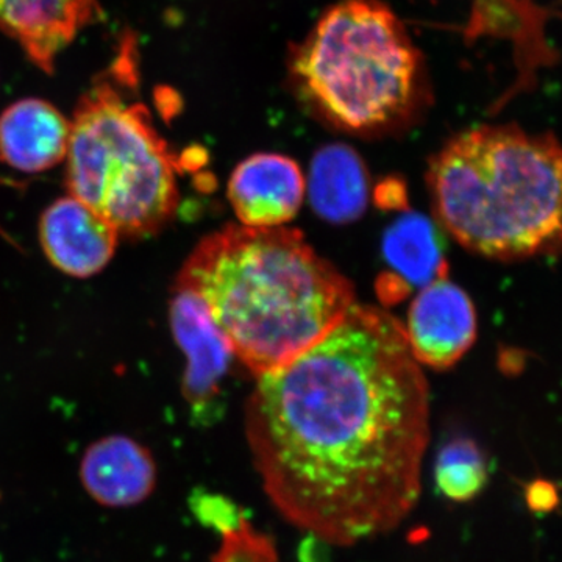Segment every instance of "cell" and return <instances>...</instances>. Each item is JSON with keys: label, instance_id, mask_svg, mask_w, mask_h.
<instances>
[{"label": "cell", "instance_id": "6da1fadb", "mask_svg": "<svg viewBox=\"0 0 562 562\" xmlns=\"http://www.w3.org/2000/svg\"><path fill=\"white\" fill-rule=\"evenodd\" d=\"M246 438L273 508L310 538L350 547L395 530L419 502L430 442V390L402 322L355 305L258 379Z\"/></svg>", "mask_w": 562, "mask_h": 562}, {"label": "cell", "instance_id": "7a4b0ae2", "mask_svg": "<svg viewBox=\"0 0 562 562\" xmlns=\"http://www.w3.org/2000/svg\"><path fill=\"white\" fill-rule=\"evenodd\" d=\"M176 286L202 299L257 379L319 342L357 305L350 280L286 227L214 232L191 251Z\"/></svg>", "mask_w": 562, "mask_h": 562}, {"label": "cell", "instance_id": "3957f363", "mask_svg": "<svg viewBox=\"0 0 562 562\" xmlns=\"http://www.w3.org/2000/svg\"><path fill=\"white\" fill-rule=\"evenodd\" d=\"M436 220L497 261L562 254V143L553 132L479 125L447 140L427 171Z\"/></svg>", "mask_w": 562, "mask_h": 562}, {"label": "cell", "instance_id": "277c9868", "mask_svg": "<svg viewBox=\"0 0 562 562\" xmlns=\"http://www.w3.org/2000/svg\"><path fill=\"white\" fill-rule=\"evenodd\" d=\"M139 88L138 40L125 32L110 65L85 91L72 121L66 187L128 239L157 235L176 216L177 158Z\"/></svg>", "mask_w": 562, "mask_h": 562}, {"label": "cell", "instance_id": "5b68a950", "mask_svg": "<svg viewBox=\"0 0 562 562\" xmlns=\"http://www.w3.org/2000/svg\"><path fill=\"white\" fill-rule=\"evenodd\" d=\"M288 70L313 113L355 135L401 131L430 101L424 55L380 0L330 7L292 47Z\"/></svg>", "mask_w": 562, "mask_h": 562}, {"label": "cell", "instance_id": "8992f818", "mask_svg": "<svg viewBox=\"0 0 562 562\" xmlns=\"http://www.w3.org/2000/svg\"><path fill=\"white\" fill-rule=\"evenodd\" d=\"M169 321L188 362L181 384L184 401L192 420L210 427L224 414V384L235 357L205 303L187 288L173 286Z\"/></svg>", "mask_w": 562, "mask_h": 562}, {"label": "cell", "instance_id": "52a82bcc", "mask_svg": "<svg viewBox=\"0 0 562 562\" xmlns=\"http://www.w3.org/2000/svg\"><path fill=\"white\" fill-rule=\"evenodd\" d=\"M403 327L416 361L442 371L472 349L479 322L468 292L442 279L422 288Z\"/></svg>", "mask_w": 562, "mask_h": 562}, {"label": "cell", "instance_id": "ba28073f", "mask_svg": "<svg viewBox=\"0 0 562 562\" xmlns=\"http://www.w3.org/2000/svg\"><path fill=\"white\" fill-rule=\"evenodd\" d=\"M120 233L72 195L57 199L40 220V243L58 271L76 279L102 272L113 260Z\"/></svg>", "mask_w": 562, "mask_h": 562}, {"label": "cell", "instance_id": "9c48e42d", "mask_svg": "<svg viewBox=\"0 0 562 562\" xmlns=\"http://www.w3.org/2000/svg\"><path fill=\"white\" fill-rule=\"evenodd\" d=\"M79 480L102 508H135L157 490L154 453L131 436L110 435L90 443L80 458Z\"/></svg>", "mask_w": 562, "mask_h": 562}, {"label": "cell", "instance_id": "30bf717a", "mask_svg": "<svg viewBox=\"0 0 562 562\" xmlns=\"http://www.w3.org/2000/svg\"><path fill=\"white\" fill-rule=\"evenodd\" d=\"M297 162L280 154H255L239 162L228 181V199L247 227H283L305 198Z\"/></svg>", "mask_w": 562, "mask_h": 562}, {"label": "cell", "instance_id": "8fae6325", "mask_svg": "<svg viewBox=\"0 0 562 562\" xmlns=\"http://www.w3.org/2000/svg\"><path fill=\"white\" fill-rule=\"evenodd\" d=\"M70 121L43 99H21L0 114V161L36 173L66 160Z\"/></svg>", "mask_w": 562, "mask_h": 562}, {"label": "cell", "instance_id": "7c38bea8", "mask_svg": "<svg viewBox=\"0 0 562 562\" xmlns=\"http://www.w3.org/2000/svg\"><path fill=\"white\" fill-rule=\"evenodd\" d=\"M383 254L392 273L379 291L387 301H402L413 288L447 279L441 235L422 214H405L387 228Z\"/></svg>", "mask_w": 562, "mask_h": 562}, {"label": "cell", "instance_id": "4fadbf2b", "mask_svg": "<svg viewBox=\"0 0 562 562\" xmlns=\"http://www.w3.org/2000/svg\"><path fill=\"white\" fill-rule=\"evenodd\" d=\"M314 211L333 224L360 217L368 205L369 179L360 155L344 144L316 151L308 181Z\"/></svg>", "mask_w": 562, "mask_h": 562}, {"label": "cell", "instance_id": "5bb4252c", "mask_svg": "<svg viewBox=\"0 0 562 562\" xmlns=\"http://www.w3.org/2000/svg\"><path fill=\"white\" fill-rule=\"evenodd\" d=\"M436 487L452 502H471L490 482V462L482 447L471 438L443 443L436 458Z\"/></svg>", "mask_w": 562, "mask_h": 562}, {"label": "cell", "instance_id": "9a60e30c", "mask_svg": "<svg viewBox=\"0 0 562 562\" xmlns=\"http://www.w3.org/2000/svg\"><path fill=\"white\" fill-rule=\"evenodd\" d=\"M220 552L211 562H277L272 539L254 530L247 516L238 527L222 532Z\"/></svg>", "mask_w": 562, "mask_h": 562}, {"label": "cell", "instance_id": "2e32d148", "mask_svg": "<svg viewBox=\"0 0 562 562\" xmlns=\"http://www.w3.org/2000/svg\"><path fill=\"white\" fill-rule=\"evenodd\" d=\"M190 506L199 522L213 528L220 535L238 527L246 517L236 503L228 501L224 495L210 492L195 491L190 498Z\"/></svg>", "mask_w": 562, "mask_h": 562}, {"label": "cell", "instance_id": "e0dca14e", "mask_svg": "<svg viewBox=\"0 0 562 562\" xmlns=\"http://www.w3.org/2000/svg\"><path fill=\"white\" fill-rule=\"evenodd\" d=\"M528 505L535 512H550L558 503V492L549 482H535L528 487Z\"/></svg>", "mask_w": 562, "mask_h": 562}]
</instances>
